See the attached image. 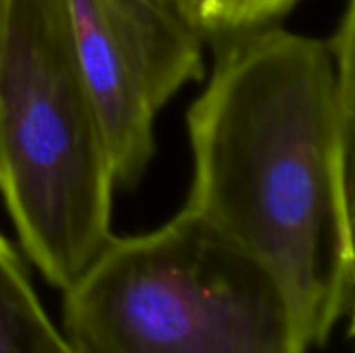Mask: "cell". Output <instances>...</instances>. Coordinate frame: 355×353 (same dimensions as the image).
<instances>
[{"label":"cell","instance_id":"cell-1","mask_svg":"<svg viewBox=\"0 0 355 353\" xmlns=\"http://www.w3.org/2000/svg\"><path fill=\"white\" fill-rule=\"evenodd\" d=\"M355 0L329 37L260 25L214 40L187 110V208L260 262L308 347L354 308Z\"/></svg>","mask_w":355,"mask_h":353},{"label":"cell","instance_id":"cell-2","mask_svg":"<svg viewBox=\"0 0 355 353\" xmlns=\"http://www.w3.org/2000/svg\"><path fill=\"white\" fill-rule=\"evenodd\" d=\"M114 187L62 0H2L0 196L52 287L67 291L112 239Z\"/></svg>","mask_w":355,"mask_h":353},{"label":"cell","instance_id":"cell-3","mask_svg":"<svg viewBox=\"0 0 355 353\" xmlns=\"http://www.w3.org/2000/svg\"><path fill=\"white\" fill-rule=\"evenodd\" d=\"M73 353H308L270 273L183 208L162 227L106 243L67 289Z\"/></svg>","mask_w":355,"mask_h":353},{"label":"cell","instance_id":"cell-4","mask_svg":"<svg viewBox=\"0 0 355 353\" xmlns=\"http://www.w3.org/2000/svg\"><path fill=\"white\" fill-rule=\"evenodd\" d=\"M79 73L116 185L131 187L154 152L158 112L204 77V37L168 0H62Z\"/></svg>","mask_w":355,"mask_h":353},{"label":"cell","instance_id":"cell-5","mask_svg":"<svg viewBox=\"0 0 355 353\" xmlns=\"http://www.w3.org/2000/svg\"><path fill=\"white\" fill-rule=\"evenodd\" d=\"M0 353H71L31 279L0 233Z\"/></svg>","mask_w":355,"mask_h":353},{"label":"cell","instance_id":"cell-6","mask_svg":"<svg viewBox=\"0 0 355 353\" xmlns=\"http://www.w3.org/2000/svg\"><path fill=\"white\" fill-rule=\"evenodd\" d=\"M297 2L300 0H200L196 25L204 40H216L268 25L289 12Z\"/></svg>","mask_w":355,"mask_h":353},{"label":"cell","instance_id":"cell-7","mask_svg":"<svg viewBox=\"0 0 355 353\" xmlns=\"http://www.w3.org/2000/svg\"><path fill=\"white\" fill-rule=\"evenodd\" d=\"M191 25H196V21H198V8H200V0H168ZM196 29H198V25H196Z\"/></svg>","mask_w":355,"mask_h":353},{"label":"cell","instance_id":"cell-8","mask_svg":"<svg viewBox=\"0 0 355 353\" xmlns=\"http://www.w3.org/2000/svg\"><path fill=\"white\" fill-rule=\"evenodd\" d=\"M0 27H2V0H0Z\"/></svg>","mask_w":355,"mask_h":353},{"label":"cell","instance_id":"cell-9","mask_svg":"<svg viewBox=\"0 0 355 353\" xmlns=\"http://www.w3.org/2000/svg\"><path fill=\"white\" fill-rule=\"evenodd\" d=\"M71 353H73V352H71Z\"/></svg>","mask_w":355,"mask_h":353}]
</instances>
